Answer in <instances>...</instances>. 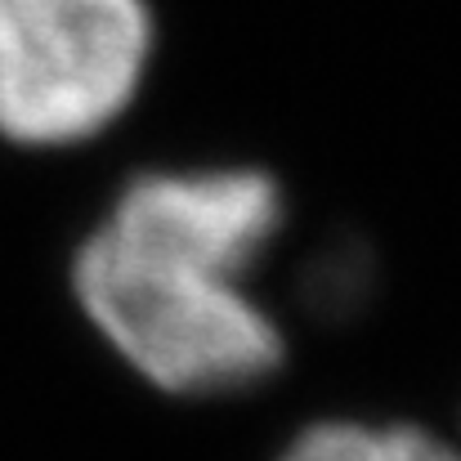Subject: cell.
Here are the masks:
<instances>
[{
  "instance_id": "1",
  "label": "cell",
  "mask_w": 461,
  "mask_h": 461,
  "mask_svg": "<svg viewBox=\"0 0 461 461\" xmlns=\"http://www.w3.org/2000/svg\"><path fill=\"white\" fill-rule=\"evenodd\" d=\"M77 296L99 331L170 394H229L283 363V336L238 278L99 229L77 256Z\"/></svg>"
},
{
  "instance_id": "4",
  "label": "cell",
  "mask_w": 461,
  "mask_h": 461,
  "mask_svg": "<svg viewBox=\"0 0 461 461\" xmlns=\"http://www.w3.org/2000/svg\"><path fill=\"white\" fill-rule=\"evenodd\" d=\"M283 461H461L448 444L412 426H313Z\"/></svg>"
},
{
  "instance_id": "3",
  "label": "cell",
  "mask_w": 461,
  "mask_h": 461,
  "mask_svg": "<svg viewBox=\"0 0 461 461\" xmlns=\"http://www.w3.org/2000/svg\"><path fill=\"white\" fill-rule=\"evenodd\" d=\"M283 202L260 170L144 175L113 206L108 233L220 278L247 274L278 233Z\"/></svg>"
},
{
  "instance_id": "2",
  "label": "cell",
  "mask_w": 461,
  "mask_h": 461,
  "mask_svg": "<svg viewBox=\"0 0 461 461\" xmlns=\"http://www.w3.org/2000/svg\"><path fill=\"white\" fill-rule=\"evenodd\" d=\"M153 45L144 0H0V135L81 144L140 90Z\"/></svg>"
}]
</instances>
